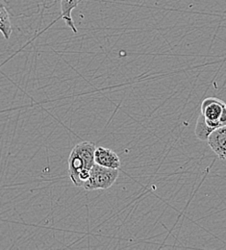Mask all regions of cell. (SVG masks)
Returning <instances> with one entry per match:
<instances>
[{"label":"cell","instance_id":"cell-1","mask_svg":"<svg viewBox=\"0 0 226 250\" xmlns=\"http://www.w3.org/2000/svg\"><path fill=\"white\" fill-rule=\"evenodd\" d=\"M226 125V103L218 97H207L202 101L201 114L195 126V136L201 142H207L210 134L217 128Z\"/></svg>","mask_w":226,"mask_h":250},{"label":"cell","instance_id":"cell-2","mask_svg":"<svg viewBox=\"0 0 226 250\" xmlns=\"http://www.w3.org/2000/svg\"><path fill=\"white\" fill-rule=\"evenodd\" d=\"M97 146L90 142L76 145L68 158V176L77 187H83L90 176V171L96 164L95 152Z\"/></svg>","mask_w":226,"mask_h":250},{"label":"cell","instance_id":"cell-3","mask_svg":"<svg viewBox=\"0 0 226 250\" xmlns=\"http://www.w3.org/2000/svg\"><path fill=\"white\" fill-rule=\"evenodd\" d=\"M118 168H110L95 164L90 171V176L84 183L83 188L86 190L107 189L112 187L119 177Z\"/></svg>","mask_w":226,"mask_h":250},{"label":"cell","instance_id":"cell-4","mask_svg":"<svg viewBox=\"0 0 226 250\" xmlns=\"http://www.w3.org/2000/svg\"><path fill=\"white\" fill-rule=\"evenodd\" d=\"M3 2L6 4L8 10L16 16L18 14L22 15L25 12H33L36 9H40L41 6L48 8L46 4L51 6L56 0H3Z\"/></svg>","mask_w":226,"mask_h":250},{"label":"cell","instance_id":"cell-5","mask_svg":"<svg viewBox=\"0 0 226 250\" xmlns=\"http://www.w3.org/2000/svg\"><path fill=\"white\" fill-rule=\"evenodd\" d=\"M211 149L222 160H226V125L215 129L207 141Z\"/></svg>","mask_w":226,"mask_h":250},{"label":"cell","instance_id":"cell-6","mask_svg":"<svg viewBox=\"0 0 226 250\" xmlns=\"http://www.w3.org/2000/svg\"><path fill=\"white\" fill-rule=\"evenodd\" d=\"M95 161L96 164L102 167L118 169L121 167V160L119 155L112 149L103 146L97 147L95 152Z\"/></svg>","mask_w":226,"mask_h":250},{"label":"cell","instance_id":"cell-7","mask_svg":"<svg viewBox=\"0 0 226 250\" xmlns=\"http://www.w3.org/2000/svg\"><path fill=\"white\" fill-rule=\"evenodd\" d=\"M78 3L79 0H61V18L74 33H77V29L72 20L71 13L78 6Z\"/></svg>","mask_w":226,"mask_h":250},{"label":"cell","instance_id":"cell-8","mask_svg":"<svg viewBox=\"0 0 226 250\" xmlns=\"http://www.w3.org/2000/svg\"><path fill=\"white\" fill-rule=\"evenodd\" d=\"M0 32L5 38V40H9L12 35V22L10 20V12L3 2L0 0Z\"/></svg>","mask_w":226,"mask_h":250}]
</instances>
